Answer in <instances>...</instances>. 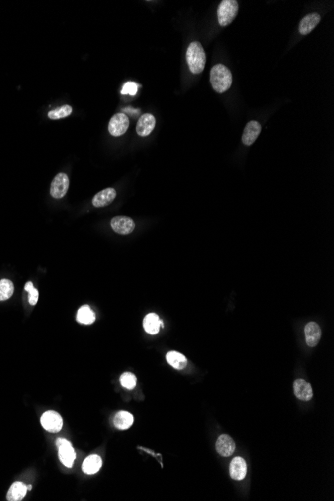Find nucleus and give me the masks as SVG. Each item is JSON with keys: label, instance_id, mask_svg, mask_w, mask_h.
<instances>
[{"label": "nucleus", "instance_id": "1", "mask_svg": "<svg viewBox=\"0 0 334 501\" xmlns=\"http://www.w3.org/2000/svg\"><path fill=\"white\" fill-rule=\"evenodd\" d=\"M210 83L217 93H224L232 84V74L223 64H216L210 70Z\"/></svg>", "mask_w": 334, "mask_h": 501}, {"label": "nucleus", "instance_id": "2", "mask_svg": "<svg viewBox=\"0 0 334 501\" xmlns=\"http://www.w3.org/2000/svg\"><path fill=\"white\" fill-rule=\"evenodd\" d=\"M186 60L193 74H200L205 67L206 55L200 42L194 41L189 44L186 51Z\"/></svg>", "mask_w": 334, "mask_h": 501}, {"label": "nucleus", "instance_id": "3", "mask_svg": "<svg viewBox=\"0 0 334 501\" xmlns=\"http://www.w3.org/2000/svg\"><path fill=\"white\" fill-rule=\"evenodd\" d=\"M238 13V3L235 0H223L217 9V19L221 27L229 25Z\"/></svg>", "mask_w": 334, "mask_h": 501}, {"label": "nucleus", "instance_id": "4", "mask_svg": "<svg viewBox=\"0 0 334 501\" xmlns=\"http://www.w3.org/2000/svg\"><path fill=\"white\" fill-rule=\"evenodd\" d=\"M41 425L42 427L51 433H57L62 429L63 420L60 414L56 411L49 410L42 414L41 416Z\"/></svg>", "mask_w": 334, "mask_h": 501}, {"label": "nucleus", "instance_id": "5", "mask_svg": "<svg viewBox=\"0 0 334 501\" xmlns=\"http://www.w3.org/2000/svg\"><path fill=\"white\" fill-rule=\"evenodd\" d=\"M56 446L58 447V456L62 464L68 468H71L76 457L71 443L64 438H59L56 440Z\"/></svg>", "mask_w": 334, "mask_h": 501}, {"label": "nucleus", "instance_id": "6", "mask_svg": "<svg viewBox=\"0 0 334 501\" xmlns=\"http://www.w3.org/2000/svg\"><path fill=\"white\" fill-rule=\"evenodd\" d=\"M129 127V119L124 113H117L109 121L108 131L112 136L118 137L123 135Z\"/></svg>", "mask_w": 334, "mask_h": 501}, {"label": "nucleus", "instance_id": "7", "mask_svg": "<svg viewBox=\"0 0 334 501\" xmlns=\"http://www.w3.org/2000/svg\"><path fill=\"white\" fill-rule=\"evenodd\" d=\"M68 187H69L68 176L65 173H59L53 178L51 182L50 194L53 198L60 199L66 195Z\"/></svg>", "mask_w": 334, "mask_h": 501}, {"label": "nucleus", "instance_id": "8", "mask_svg": "<svg viewBox=\"0 0 334 501\" xmlns=\"http://www.w3.org/2000/svg\"><path fill=\"white\" fill-rule=\"evenodd\" d=\"M261 130H262V127L258 121H254V120L249 121L243 130V134H242V138H241L242 143L246 146L252 145L256 141L258 136L260 135Z\"/></svg>", "mask_w": 334, "mask_h": 501}, {"label": "nucleus", "instance_id": "9", "mask_svg": "<svg viewBox=\"0 0 334 501\" xmlns=\"http://www.w3.org/2000/svg\"><path fill=\"white\" fill-rule=\"evenodd\" d=\"M112 229L121 235H127L131 233L135 228L134 221L127 216H115L111 219Z\"/></svg>", "mask_w": 334, "mask_h": 501}, {"label": "nucleus", "instance_id": "10", "mask_svg": "<svg viewBox=\"0 0 334 501\" xmlns=\"http://www.w3.org/2000/svg\"><path fill=\"white\" fill-rule=\"evenodd\" d=\"M155 123H156L155 117L152 114L150 113L142 114L139 117L136 124V133L142 137L149 135L153 131Z\"/></svg>", "mask_w": 334, "mask_h": 501}, {"label": "nucleus", "instance_id": "11", "mask_svg": "<svg viewBox=\"0 0 334 501\" xmlns=\"http://www.w3.org/2000/svg\"><path fill=\"white\" fill-rule=\"evenodd\" d=\"M304 334L306 344L309 347H314L318 344L321 338V330L317 323L309 322L304 327Z\"/></svg>", "mask_w": 334, "mask_h": 501}, {"label": "nucleus", "instance_id": "12", "mask_svg": "<svg viewBox=\"0 0 334 501\" xmlns=\"http://www.w3.org/2000/svg\"><path fill=\"white\" fill-rule=\"evenodd\" d=\"M215 447H216V451L218 452V454H220L223 457H228V456L232 455V453L234 452L235 443L230 436L223 434L218 437L216 444H215Z\"/></svg>", "mask_w": 334, "mask_h": 501}, {"label": "nucleus", "instance_id": "13", "mask_svg": "<svg viewBox=\"0 0 334 501\" xmlns=\"http://www.w3.org/2000/svg\"><path fill=\"white\" fill-rule=\"evenodd\" d=\"M293 390L295 396L303 401H308L313 396L311 385L303 379H296L293 382Z\"/></svg>", "mask_w": 334, "mask_h": 501}, {"label": "nucleus", "instance_id": "14", "mask_svg": "<svg viewBox=\"0 0 334 501\" xmlns=\"http://www.w3.org/2000/svg\"><path fill=\"white\" fill-rule=\"evenodd\" d=\"M320 19H321V17L318 13L307 14L306 16H304L301 19V21L299 23V27H298L299 33L301 35L309 34L318 25V23L320 22Z\"/></svg>", "mask_w": 334, "mask_h": 501}, {"label": "nucleus", "instance_id": "15", "mask_svg": "<svg viewBox=\"0 0 334 501\" xmlns=\"http://www.w3.org/2000/svg\"><path fill=\"white\" fill-rule=\"evenodd\" d=\"M247 471V466L246 462L243 458L241 457H235L232 459L230 462V467H229V473L232 479L234 480H242Z\"/></svg>", "mask_w": 334, "mask_h": 501}, {"label": "nucleus", "instance_id": "16", "mask_svg": "<svg viewBox=\"0 0 334 501\" xmlns=\"http://www.w3.org/2000/svg\"><path fill=\"white\" fill-rule=\"evenodd\" d=\"M116 197V191L114 188H106L100 192H98L92 200V204L95 207H104L112 203V201Z\"/></svg>", "mask_w": 334, "mask_h": 501}, {"label": "nucleus", "instance_id": "17", "mask_svg": "<svg viewBox=\"0 0 334 501\" xmlns=\"http://www.w3.org/2000/svg\"><path fill=\"white\" fill-rule=\"evenodd\" d=\"M102 465V460L101 457L97 454H92L86 457L82 464V470L86 474H95L96 472L99 471L100 467Z\"/></svg>", "mask_w": 334, "mask_h": 501}, {"label": "nucleus", "instance_id": "18", "mask_svg": "<svg viewBox=\"0 0 334 501\" xmlns=\"http://www.w3.org/2000/svg\"><path fill=\"white\" fill-rule=\"evenodd\" d=\"M133 415L128 411H119L114 417V425L117 429L126 430L133 424Z\"/></svg>", "mask_w": 334, "mask_h": 501}, {"label": "nucleus", "instance_id": "19", "mask_svg": "<svg viewBox=\"0 0 334 501\" xmlns=\"http://www.w3.org/2000/svg\"><path fill=\"white\" fill-rule=\"evenodd\" d=\"M27 493V486L22 482H14L9 488L6 498L9 501H20Z\"/></svg>", "mask_w": 334, "mask_h": 501}, {"label": "nucleus", "instance_id": "20", "mask_svg": "<svg viewBox=\"0 0 334 501\" xmlns=\"http://www.w3.org/2000/svg\"><path fill=\"white\" fill-rule=\"evenodd\" d=\"M166 360L173 368L178 369V370L184 369L187 365L186 357L177 351H170V352L167 353Z\"/></svg>", "mask_w": 334, "mask_h": 501}, {"label": "nucleus", "instance_id": "21", "mask_svg": "<svg viewBox=\"0 0 334 501\" xmlns=\"http://www.w3.org/2000/svg\"><path fill=\"white\" fill-rule=\"evenodd\" d=\"M143 327L149 334H157L160 329V319L155 313H149L143 320Z\"/></svg>", "mask_w": 334, "mask_h": 501}, {"label": "nucleus", "instance_id": "22", "mask_svg": "<svg viewBox=\"0 0 334 501\" xmlns=\"http://www.w3.org/2000/svg\"><path fill=\"white\" fill-rule=\"evenodd\" d=\"M76 320L82 324H92L95 321V313L88 305H83L77 311Z\"/></svg>", "mask_w": 334, "mask_h": 501}, {"label": "nucleus", "instance_id": "23", "mask_svg": "<svg viewBox=\"0 0 334 501\" xmlns=\"http://www.w3.org/2000/svg\"><path fill=\"white\" fill-rule=\"evenodd\" d=\"M14 292V285L11 280H0V301L9 299Z\"/></svg>", "mask_w": 334, "mask_h": 501}, {"label": "nucleus", "instance_id": "24", "mask_svg": "<svg viewBox=\"0 0 334 501\" xmlns=\"http://www.w3.org/2000/svg\"><path fill=\"white\" fill-rule=\"evenodd\" d=\"M72 113V107L70 105H63L58 109H54L48 112V117L53 120L64 118Z\"/></svg>", "mask_w": 334, "mask_h": 501}, {"label": "nucleus", "instance_id": "25", "mask_svg": "<svg viewBox=\"0 0 334 501\" xmlns=\"http://www.w3.org/2000/svg\"><path fill=\"white\" fill-rule=\"evenodd\" d=\"M136 377L130 372H125L120 376V383L126 389H133L136 386Z\"/></svg>", "mask_w": 334, "mask_h": 501}, {"label": "nucleus", "instance_id": "26", "mask_svg": "<svg viewBox=\"0 0 334 501\" xmlns=\"http://www.w3.org/2000/svg\"><path fill=\"white\" fill-rule=\"evenodd\" d=\"M24 289L28 292V301L31 305H35L38 301V290L33 286L32 282H27Z\"/></svg>", "mask_w": 334, "mask_h": 501}, {"label": "nucleus", "instance_id": "27", "mask_svg": "<svg viewBox=\"0 0 334 501\" xmlns=\"http://www.w3.org/2000/svg\"><path fill=\"white\" fill-rule=\"evenodd\" d=\"M139 85H137L135 82H126L122 87L121 93L122 94H129V95H135L137 93V88Z\"/></svg>", "mask_w": 334, "mask_h": 501}, {"label": "nucleus", "instance_id": "28", "mask_svg": "<svg viewBox=\"0 0 334 501\" xmlns=\"http://www.w3.org/2000/svg\"><path fill=\"white\" fill-rule=\"evenodd\" d=\"M32 488V485H27V490H30Z\"/></svg>", "mask_w": 334, "mask_h": 501}]
</instances>
